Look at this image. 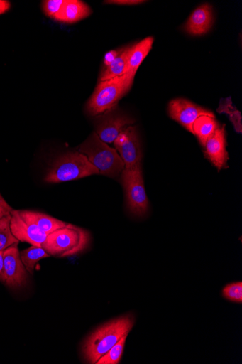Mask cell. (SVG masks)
Segmentation results:
<instances>
[{
	"mask_svg": "<svg viewBox=\"0 0 242 364\" xmlns=\"http://www.w3.org/2000/svg\"><path fill=\"white\" fill-rule=\"evenodd\" d=\"M119 50H111L107 53L104 58V65H105L106 68L111 65V63L116 58L118 55L119 54Z\"/></svg>",
	"mask_w": 242,
	"mask_h": 364,
	"instance_id": "cell-27",
	"label": "cell"
},
{
	"mask_svg": "<svg viewBox=\"0 0 242 364\" xmlns=\"http://www.w3.org/2000/svg\"><path fill=\"white\" fill-rule=\"evenodd\" d=\"M168 112L172 119L177 121L192 134L193 124L198 117L204 115L215 117L211 112L197 106L184 98L171 101L168 106Z\"/></svg>",
	"mask_w": 242,
	"mask_h": 364,
	"instance_id": "cell-9",
	"label": "cell"
},
{
	"mask_svg": "<svg viewBox=\"0 0 242 364\" xmlns=\"http://www.w3.org/2000/svg\"><path fill=\"white\" fill-rule=\"evenodd\" d=\"M131 46L121 49L116 58L101 73L99 81H105L126 74Z\"/></svg>",
	"mask_w": 242,
	"mask_h": 364,
	"instance_id": "cell-17",
	"label": "cell"
},
{
	"mask_svg": "<svg viewBox=\"0 0 242 364\" xmlns=\"http://www.w3.org/2000/svg\"><path fill=\"white\" fill-rule=\"evenodd\" d=\"M121 179L130 212L136 216L145 215L150 205L145 188L141 163L131 168H125L121 173Z\"/></svg>",
	"mask_w": 242,
	"mask_h": 364,
	"instance_id": "cell-6",
	"label": "cell"
},
{
	"mask_svg": "<svg viewBox=\"0 0 242 364\" xmlns=\"http://www.w3.org/2000/svg\"><path fill=\"white\" fill-rule=\"evenodd\" d=\"M4 251H0V282L5 283V274H4Z\"/></svg>",
	"mask_w": 242,
	"mask_h": 364,
	"instance_id": "cell-28",
	"label": "cell"
},
{
	"mask_svg": "<svg viewBox=\"0 0 242 364\" xmlns=\"http://www.w3.org/2000/svg\"><path fill=\"white\" fill-rule=\"evenodd\" d=\"M89 240L87 230L66 224L48 235L42 247L50 256L64 257L82 252L87 247Z\"/></svg>",
	"mask_w": 242,
	"mask_h": 364,
	"instance_id": "cell-4",
	"label": "cell"
},
{
	"mask_svg": "<svg viewBox=\"0 0 242 364\" xmlns=\"http://www.w3.org/2000/svg\"><path fill=\"white\" fill-rule=\"evenodd\" d=\"M133 123L134 120L116 107L98 115L95 132L103 142L112 144L125 128Z\"/></svg>",
	"mask_w": 242,
	"mask_h": 364,
	"instance_id": "cell-7",
	"label": "cell"
},
{
	"mask_svg": "<svg viewBox=\"0 0 242 364\" xmlns=\"http://www.w3.org/2000/svg\"><path fill=\"white\" fill-rule=\"evenodd\" d=\"M11 214V229L13 235L18 241L27 242L32 246L42 247L48 235L37 225L25 221L20 216L18 211L13 210Z\"/></svg>",
	"mask_w": 242,
	"mask_h": 364,
	"instance_id": "cell-11",
	"label": "cell"
},
{
	"mask_svg": "<svg viewBox=\"0 0 242 364\" xmlns=\"http://www.w3.org/2000/svg\"><path fill=\"white\" fill-rule=\"evenodd\" d=\"M223 295L230 301L241 304L242 282H238L226 285L223 289Z\"/></svg>",
	"mask_w": 242,
	"mask_h": 364,
	"instance_id": "cell-23",
	"label": "cell"
},
{
	"mask_svg": "<svg viewBox=\"0 0 242 364\" xmlns=\"http://www.w3.org/2000/svg\"><path fill=\"white\" fill-rule=\"evenodd\" d=\"M79 152L85 155L103 176L119 177L125 169V164L116 149L103 142L95 132L79 148Z\"/></svg>",
	"mask_w": 242,
	"mask_h": 364,
	"instance_id": "cell-3",
	"label": "cell"
},
{
	"mask_svg": "<svg viewBox=\"0 0 242 364\" xmlns=\"http://www.w3.org/2000/svg\"><path fill=\"white\" fill-rule=\"evenodd\" d=\"M99 174L87 157L80 152L68 153L53 164L45 178L49 183H58Z\"/></svg>",
	"mask_w": 242,
	"mask_h": 364,
	"instance_id": "cell-5",
	"label": "cell"
},
{
	"mask_svg": "<svg viewBox=\"0 0 242 364\" xmlns=\"http://www.w3.org/2000/svg\"><path fill=\"white\" fill-rule=\"evenodd\" d=\"M13 210L0 194V219L11 215Z\"/></svg>",
	"mask_w": 242,
	"mask_h": 364,
	"instance_id": "cell-25",
	"label": "cell"
},
{
	"mask_svg": "<svg viewBox=\"0 0 242 364\" xmlns=\"http://www.w3.org/2000/svg\"><path fill=\"white\" fill-rule=\"evenodd\" d=\"M106 4H116V5H138L145 3V1H140V0H111V1H106Z\"/></svg>",
	"mask_w": 242,
	"mask_h": 364,
	"instance_id": "cell-26",
	"label": "cell"
},
{
	"mask_svg": "<svg viewBox=\"0 0 242 364\" xmlns=\"http://www.w3.org/2000/svg\"><path fill=\"white\" fill-rule=\"evenodd\" d=\"M92 14L90 8L79 0H65L57 19L65 23H75L86 18Z\"/></svg>",
	"mask_w": 242,
	"mask_h": 364,
	"instance_id": "cell-14",
	"label": "cell"
},
{
	"mask_svg": "<svg viewBox=\"0 0 242 364\" xmlns=\"http://www.w3.org/2000/svg\"><path fill=\"white\" fill-rule=\"evenodd\" d=\"M114 145L125 164V168H131L141 163L143 152L134 126L125 128L114 141Z\"/></svg>",
	"mask_w": 242,
	"mask_h": 364,
	"instance_id": "cell-8",
	"label": "cell"
},
{
	"mask_svg": "<svg viewBox=\"0 0 242 364\" xmlns=\"http://www.w3.org/2000/svg\"><path fill=\"white\" fill-rule=\"evenodd\" d=\"M219 127L216 117L201 116L193 124L194 135L197 136L202 146L204 147L207 141L214 134Z\"/></svg>",
	"mask_w": 242,
	"mask_h": 364,
	"instance_id": "cell-18",
	"label": "cell"
},
{
	"mask_svg": "<svg viewBox=\"0 0 242 364\" xmlns=\"http://www.w3.org/2000/svg\"><path fill=\"white\" fill-rule=\"evenodd\" d=\"M20 216L26 222L37 225L48 235L67 223L48 215L33 211H18Z\"/></svg>",
	"mask_w": 242,
	"mask_h": 364,
	"instance_id": "cell-16",
	"label": "cell"
},
{
	"mask_svg": "<svg viewBox=\"0 0 242 364\" xmlns=\"http://www.w3.org/2000/svg\"><path fill=\"white\" fill-rule=\"evenodd\" d=\"M18 244H14L4 251L5 283L12 288H18L27 282L26 269L21 259L18 249Z\"/></svg>",
	"mask_w": 242,
	"mask_h": 364,
	"instance_id": "cell-10",
	"label": "cell"
},
{
	"mask_svg": "<svg viewBox=\"0 0 242 364\" xmlns=\"http://www.w3.org/2000/svg\"><path fill=\"white\" fill-rule=\"evenodd\" d=\"M204 148L206 155L219 171L227 167L229 156L226 151L225 124L217 128L214 134L207 141Z\"/></svg>",
	"mask_w": 242,
	"mask_h": 364,
	"instance_id": "cell-12",
	"label": "cell"
},
{
	"mask_svg": "<svg viewBox=\"0 0 242 364\" xmlns=\"http://www.w3.org/2000/svg\"><path fill=\"white\" fill-rule=\"evenodd\" d=\"M65 1V0H47V1H43L44 12L48 16L57 21Z\"/></svg>",
	"mask_w": 242,
	"mask_h": 364,
	"instance_id": "cell-24",
	"label": "cell"
},
{
	"mask_svg": "<svg viewBox=\"0 0 242 364\" xmlns=\"http://www.w3.org/2000/svg\"><path fill=\"white\" fill-rule=\"evenodd\" d=\"M128 335L123 336L108 353L103 355L95 364H118L121 360Z\"/></svg>",
	"mask_w": 242,
	"mask_h": 364,
	"instance_id": "cell-22",
	"label": "cell"
},
{
	"mask_svg": "<svg viewBox=\"0 0 242 364\" xmlns=\"http://www.w3.org/2000/svg\"><path fill=\"white\" fill-rule=\"evenodd\" d=\"M212 6L205 4L198 7L190 16L185 26V31L192 36H202L209 31L213 26Z\"/></svg>",
	"mask_w": 242,
	"mask_h": 364,
	"instance_id": "cell-13",
	"label": "cell"
},
{
	"mask_svg": "<svg viewBox=\"0 0 242 364\" xmlns=\"http://www.w3.org/2000/svg\"><path fill=\"white\" fill-rule=\"evenodd\" d=\"M11 7V4L6 0H0V15L4 14L8 12Z\"/></svg>",
	"mask_w": 242,
	"mask_h": 364,
	"instance_id": "cell-29",
	"label": "cell"
},
{
	"mask_svg": "<svg viewBox=\"0 0 242 364\" xmlns=\"http://www.w3.org/2000/svg\"><path fill=\"white\" fill-rule=\"evenodd\" d=\"M134 76L125 74L99 81L87 106L88 114L98 116L116 107L121 99L131 90Z\"/></svg>",
	"mask_w": 242,
	"mask_h": 364,
	"instance_id": "cell-2",
	"label": "cell"
},
{
	"mask_svg": "<svg viewBox=\"0 0 242 364\" xmlns=\"http://www.w3.org/2000/svg\"><path fill=\"white\" fill-rule=\"evenodd\" d=\"M154 38L149 37L131 46L126 74L135 77L141 65L153 48Z\"/></svg>",
	"mask_w": 242,
	"mask_h": 364,
	"instance_id": "cell-15",
	"label": "cell"
},
{
	"mask_svg": "<svg viewBox=\"0 0 242 364\" xmlns=\"http://www.w3.org/2000/svg\"><path fill=\"white\" fill-rule=\"evenodd\" d=\"M218 112L227 114L231 122L233 123L234 128L238 134L242 132V120L241 114L232 105L231 98L228 97L222 99Z\"/></svg>",
	"mask_w": 242,
	"mask_h": 364,
	"instance_id": "cell-21",
	"label": "cell"
},
{
	"mask_svg": "<svg viewBox=\"0 0 242 364\" xmlns=\"http://www.w3.org/2000/svg\"><path fill=\"white\" fill-rule=\"evenodd\" d=\"M134 322V316L128 314L111 321L96 329L86 340L83 346V353L87 361L95 364L123 336L128 335Z\"/></svg>",
	"mask_w": 242,
	"mask_h": 364,
	"instance_id": "cell-1",
	"label": "cell"
},
{
	"mask_svg": "<svg viewBox=\"0 0 242 364\" xmlns=\"http://www.w3.org/2000/svg\"><path fill=\"white\" fill-rule=\"evenodd\" d=\"M11 219V214L0 219V251L19 242L12 234Z\"/></svg>",
	"mask_w": 242,
	"mask_h": 364,
	"instance_id": "cell-20",
	"label": "cell"
},
{
	"mask_svg": "<svg viewBox=\"0 0 242 364\" xmlns=\"http://www.w3.org/2000/svg\"><path fill=\"white\" fill-rule=\"evenodd\" d=\"M21 261L26 271L33 274L37 263L50 255L42 247L32 246L20 253Z\"/></svg>",
	"mask_w": 242,
	"mask_h": 364,
	"instance_id": "cell-19",
	"label": "cell"
}]
</instances>
